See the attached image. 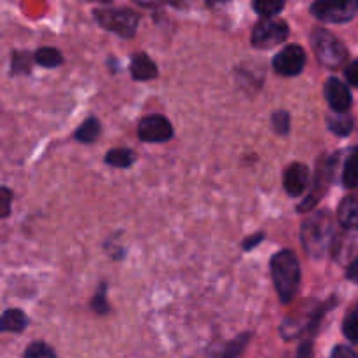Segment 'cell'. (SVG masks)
<instances>
[{
    "label": "cell",
    "mask_w": 358,
    "mask_h": 358,
    "mask_svg": "<svg viewBox=\"0 0 358 358\" xmlns=\"http://www.w3.org/2000/svg\"><path fill=\"white\" fill-rule=\"evenodd\" d=\"M334 236V222L331 213L325 210H317L311 213L301 227V243L306 254L313 259H324L327 255Z\"/></svg>",
    "instance_id": "cell-1"
},
{
    "label": "cell",
    "mask_w": 358,
    "mask_h": 358,
    "mask_svg": "<svg viewBox=\"0 0 358 358\" xmlns=\"http://www.w3.org/2000/svg\"><path fill=\"white\" fill-rule=\"evenodd\" d=\"M271 276L280 301L289 304L301 287V266L292 250H282L273 255Z\"/></svg>",
    "instance_id": "cell-2"
},
{
    "label": "cell",
    "mask_w": 358,
    "mask_h": 358,
    "mask_svg": "<svg viewBox=\"0 0 358 358\" xmlns=\"http://www.w3.org/2000/svg\"><path fill=\"white\" fill-rule=\"evenodd\" d=\"M311 45L318 62L329 70H339L348 62V49L341 41L325 28H315L311 31Z\"/></svg>",
    "instance_id": "cell-3"
},
{
    "label": "cell",
    "mask_w": 358,
    "mask_h": 358,
    "mask_svg": "<svg viewBox=\"0 0 358 358\" xmlns=\"http://www.w3.org/2000/svg\"><path fill=\"white\" fill-rule=\"evenodd\" d=\"M94 17L105 30L119 35V37H133L138 28L140 16L131 9H96Z\"/></svg>",
    "instance_id": "cell-4"
},
{
    "label": "cell",
    "mask_w": 358,
    "mask_h": 358,
    "mask_svg": "<svg viewBox=\"0 0 358 358\" xmlns=\"http://www.w3.org/2000/svg\"><path fill=\"white\" fill-rule=\"evenodd\" d=\"M289 37V24L282 17H262L252 30V45L257 49H271Z\"/></svg>",
    "instance_id": "cell-5"
},
{
    "label": "cell",
    "mask_w": 358,
    "mask_h": 358,
    "mask_svg": "<svg viewBox=\"0 0 358 358\" xmlns=\"http://www.w3.org/2000/svg\"><path fill=\"white\" fill-rule=\"evenodd\" d=\"M355 0H345V2H315L310 7L311 14L317 20L325 23H348L357 14Z\"/></svg>",
    "instance_id": "cell-6"
},
{
    "label": "cell",
    "mask_w": 358,
    "mask_h": 358,
    "mask_svg": "<svg viewBox=\"0 0 358 358\" xmlns=\"http://www.w3.org/2000/svg\"><path fill=\"white\" fill-rule=\"evenodd\" d=\"M306 66V52L301 45H287L273 59V69L283 77L299 76Z\"/></svg>",
    "instance_id": "cell-7"
},
{
    "label": "cell",
    "mask_w": 358,
    "mask_h": 358,
    "mask_svg": "<svg viewBox=\"0 0 358 358\" xmlns=\"http://www.w3.org/2000/svg\"><path fill=\"white\" fill-rule=\"evenodd\" d=\"M138 136L142 142L161 143L168 142L173 136V126L164 115H147L138 124Z\"/></svg>",
    "instance_id": "cell-8"
},
{
    "label": "cell",
    "mask_w": 358,
    "mask_h": 358,
    "mask_svg": "<svg viewBox=\"0 0 358 358\" xmlns=\"http://www.w3.org/2000/svg\"><path fill=\"white\" fill-rule=\"evenodd\" d=\"M324 94L329 107H331L336 114H345V112H348L350 108H352V91H350V87L346 86L343 80L331 77V79L325 83Z\"/></svg>",
    "instance_id": "cell-9"
},
{
    "label": "cell",
    "mask_w": 358,
    "mask_h": 358,
    "mask_svg": "<svg viewBox=\"0 0 358 358\" xmlns=\"http://www.w3.org/2000/svg\"><path fill=\"white\" fill-rule=\"evenodd\" d=\"M310 187V170L303 163H292L283 171V189L289 196H301Z\"/></svg>",
    "instance_id": "cell-10"
},
{
    "label": "cell",
    "mask_w": 358,
    "mask_h": 358,
    "mask_svg": "<svg viewBox=\"0 0 358 358\" xmlns=\"http://www.w3.org/2000/svg\"><path fill=\"white\" fill-rule=\"evenodd\" d=\"M129 72L135 80H150L157 77V66L145 52H138V55H133Z\"/></svg>",
    "instance_id": "cell-11"
},
{
    "label": "cell",
    "mask_w": 358,
    "mask_h": 358,
    "mask_svg": "<svg viewBox=\"0 0 358 358\" xmlns=\"http://www.w3.org/2000/svg\"><path fill=\"white\" fill-rule=\"evenodd\" d=\"M357 219H358V203L357 196L350 194L339 203L338 208V220L345 231H355L357 227Z\"/></svg>",
    "instance_id": "cell-12"
},
{
    "label": "cell",
    "mask_w": 358,
    "mask_h": 358,
    "mask_svg": "<svg viewBox=\"0 0 358 358\" xmlns=\"http://www.w3.org/2000/svg\"><path fill=\"white\" fill-rule=\"evenodd\" d=\"M28 327V317L21 310H7L0 317V332H23Z\"/></svg>",
    "instance_id": "cell-13"
},
{
    "label": "cell",
    "mask_w": 358,
    "mask_h": 358,
    "mask_svg": "<svg viewBox=\"0 0 358 358\" xmlns=\"http://www.w3.org/2000/svg\"><path fill=\"white\" fill-rule=\"evenodd\" d=\"M100 133H101L100 121H98L96 117H90L86 119L79 128H77V131L73 133V136H76L77 142L80 143H93L94 140L100 136Z\"/></svg>",
    "instance_id": "cell-14"
},
{
    "label": "cell",
    "mask_w": 358,
    "mask_h": 358,
    "mask_svg": "<svg viewBox=\"0 0 358 358\" xmlns=\"http://www.w3.org/2000/svg\"><path fill=\"white\" fill-rule=\"evenodd\" d=\"M327 124L331 131H334L339 136H348L353 131V117L352 114L345 112V114H329Z\"/></svg>",
    "instance_id": "cell-15"
},
{
    "label": "cell",
    "mask_w": 358,
    "mask_h": 358,
    "mask_svg": "<svg viewBox=\"0 0 358 358\" xmlns=\"http://www.w3.org/2000/svg\"><path fill=\"white\" fill-rule=\"evenodd\" d=\"M31 58H34V62L37 63V65L45 66V69H56V66H59L63 63L62 52H59L56 48L37 49Z\"/></svg>",
    "instance_id": "cell-16"
},
{
    "label": "cell",
    "mask_w": 358,
    "mask_h": 358,
    "mask_svg": "<svg viewBox=\"0 0 358 358\" xmlns=\"http://www.w3.org/2000/svg\"><path fill=\"white\" fill-rule=\"evenodd\" d=\"M105 163L114 168H128L135 163V152L129 149H112L105 156Z\"/></svg>",
    "instance_id": "cell-17"
},
{
    "label": "cell",
    "mask_w": 358,
    "mask_h": 358,
    "mask_svg": "<svg viewBox=\"0 0 358 358\" xmlns=\"http://www.w3.org/2000/svg\"><path fill=\"white\" fill-rule=\"evenodd\" d=\"M255 10L261 14L262 17H275L280 10L285 7L283 2H271V0H261V2H254L252 3Z\"/></svg>",
    "instance_id": "cell-18"
},
{
    "label": "cell",
    "mask_w": 358,
    "mask_h": 358,
    "mask_svg": "<svg viewBox=\"0 0 358 358\" xmlns=\"http://www.w3.org/2000/svg\"><path fill=\"white\" fill-rule=\"evenodd\" d=\"M343 184L345 187L353 189L357 185V168H355V154L352 152L348 154L345 163V170H343Z\"/></svg>",
    "instance_id": "cell-19"
},
{
    "label": "cell",
    "mask_w": 358,
    "mask_h": 358,
    "mask_svg": "<svg viewBox=\"0 0 358 358\" xmlns=\"http://www.w3.org/2000/svg\"><path fill=\"white\" fill-rule=\"evenodd\" d=\"M24 358H56V353L45 343H31L24 352Z\"/></svg>",
    "instance_id": "cell-20"
},
{
    "label": "cell",
    "mask_w": 358,
    "mask_h": 358,
    "mask_svg": "<svg viewBox=\"0 0 358 358\" xmlns=\"http://www.w3.org/2000/svg\"><path fill=\"white\" fill-rule=\"evenodd\" d=\"M271 124L278 135H287L290 131V114L287 110H278L271 115Z\"/></svg>",
    "instance_id": "cell-21"
},
{
    "label": "cell",
    "mask_w": 358,
    "mask_h": 358,
    "mask_svg": "<svg viewBox=\"0 0 358 358\" xmlns=\"http://www.w3.org/2000/svg\"><path fill=\"white\" fill-rule=\"evenodd\" d=\"M343 332H345L346 338L352 343H357V334H358V310L353 308L348 313V317L345 318V325H343Z\"/></svg>",
    "instance_id": "cell-22"
},
{
    "label": "cell",
    "mask_w": 358,
    "mask_h": 358,
    "mask_svg": "<svg viewBox=\"0 0 358 358\" xmlns=\"http://www.w3.org/2000/svg\"><path fill=\"white\" fill-rule=\"evenodd\" d=\"M31 59L28 52H14L13 56V73H28L31 66Z\"/></svg>",
    "instance_id": "cell-23"
},
{
    "label": "cell",
    "mask_w": 358,
    "mask_h": 358,
    "mask_svg": "<svg viewBox=\"0 0 358 358\" xmlns=\"http://www.w3.org/2000/svg\"><path fill=\"white\" fill-rule=\"evenodd\" d=\"M10 205H13V191L0 185V219L9 217Z\"/></svg>",
    "instance_id": "cell-24"
},
{
    "label": "cell",
    "mask_w": 358,
    "mask_h": 358,
    "mask_svg": "<svg viewBox=\"0 0 358 358\" xmlns=\"http://www.w3.org/2000/svg\"><path fill=\"white\" fill-rule=\"evenodd\" d=\"M247 343H248V334H241L240 338L234 339L233 343H229L226 348V358H236L241 353V350L245 348Z\"/></svg>",
    "instance_id": "cell-25"
},
{
    "label": "cell",
    "mask_w": 358,
    "mask_h": 358,
    "mask_svg": "<svg viewBox=\"0 0 358 358\" xmlns=\"http://www.w3.org/2000/svg\"><path fill=\"white\" fill-rule=\"evenodd\" d=\"M103 289H105V285H101V292H98L96 297L91 301V306H93V310L96 311V313H107L108 311V304H107V301H105Z\"/></svg>",
    "instance_id": "cell-26"
},
{
    "label": "cell",
    "mask_w": 358,
    "mask_h": 358,
    "mask_svg": "<svg viewBox=\"0 0 358 358\" xmlns=\"http://www.w3.org/2000/svg\"><path fill=\"white\" fill-rule=\"evenodd\" d=\"M345 77L346 80H348L350 86H358V63L353 59V62H350L348 66H345Z\"/></svg>",
    "instance_id": "cell-27"
},
{
    "label": "cell",
    "mask_w": 358,
    "mask_h": 358,
    "mask_svg": "<svg viewBox=\"0 0 358 358\" xmlns=\"http://www.w3.org/2000/svg\"><path fill=\"white\" fill-rule=\"evenodd\" d=\"M331 358H357V355L352 348H348V346H336Z\"/></svg>",
    "instance_id": "cell-28"
},
{
    "label": "cell",
    "mask_w": 358,
    "mask_h": 358,
    "mask_svg": "<svg viewBox=\"0 0 358 358\" xmlns=\"http://www.w3.org/2000/svg\"><path fill=\"white\" fill-rule=\"evenodd\" d=\"M262 240H264V234H262V233L255 234V236L247 238V240L243 241V248H245V250H252V248H254L255 245L262 243Z\"/></svg>",
    "instance_id": "cell-29"
},
{
    "label": "cell",
    "mask_w": 358,
    "mask_h": 358,
    "mask_svg": "<svg viewBox=\"0 0 358 358\" xmlns=\"http://www.w3.org/2000/svg\"><path fill=\"white\" fill-rule=\"evenodd\" d=\"M311 355H313V345H311V341L303 343V346L297 352V358H311Z\"/></svg>",
    "instance_id": "cell-30"
},
{
    "label": "cell",
    "mask_w": 358,
    "mask_h": 358,
    "mask_svg": "<svg viewBox=\"0 0 358 358\" xmlns=\"http://www.w3.org/2000/svg\"><path fill=\"white\" fill-rule=\"evenodd\" d=\"M357 259L355 261H352L350 262V266H348V276H350V280H352V282H357Z\"/></svg>",
    "instance_id": "cell-31"
}]
</instances>
